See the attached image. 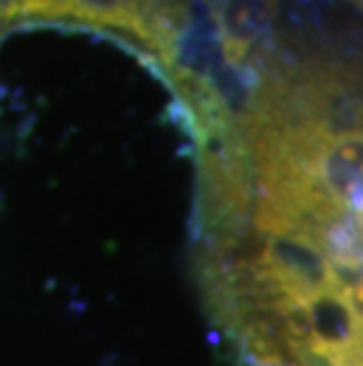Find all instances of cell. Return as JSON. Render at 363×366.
I'll list each match as a JSON object with an SVG mask.
<instances>
[{
	"label": "cell",
	"instance_id": "4",
	"mask_svg": "<svg viewBox=\"0 0 363 366\" xmlns=\"http://www.w3.org/2000/svg\"><path fill=\"white\" fill-rule=\"evenodd\" d=\"M59 0H17L10 14H45L50 17Z\"/></svg>",
	"mask_w": 363,
	"mask_h": 366
},
{
	"label": "cell",
	"instance_id": "1",
	"mask_svg": "<svg viewBox=\"0 0 363 366\" xmlns=\"http://www.w3.org/2000/svg\"><path fill=\"white\" fill-rule=\"evenodd\" d=\"M203 279L255 366H361L354 74L276 69L203 170Z\"/></svg>",
	"mask_w": 363,
	"mask_h": 366
},
{
	"label": "cell",
	"instance_id": "3",
	"mask_svg": "<svg viewBox=\"0 0 363 366\" xmlns=\"http://www.w3.org/2000/svg\"><path fill=\"white\" fill-rule=\"evenodd\" d=\"M281 0H218L215 14L229 64L241 66L272 31Z\"/></svg>",
	"mask_w": 363,
	"mask_h": 366
},
{
	"label": "cell",
	"instance_id": "2",
	"mask_svg": "<svg viewBox=\"0 0 363 366\" xmlns=\"http://www.w3.org/2000/svg\"><path fill=\"white\" fill-rule=\"evenodd\" d=\"M50 17L126 29L165 59L177 52L180 7L173 0H59Z\"/></svg>",
	"mask_w": 363,
	"mask_h": 366
}]
</instances>
